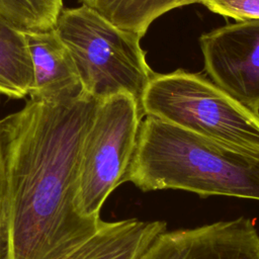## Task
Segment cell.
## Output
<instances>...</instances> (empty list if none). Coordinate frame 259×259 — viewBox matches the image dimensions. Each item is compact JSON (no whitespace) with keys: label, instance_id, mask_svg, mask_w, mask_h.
I'll use <instances>...</instances> for the list:
<instances>
[{"label":"cell","instance_id":"6","mask_svg":"<svg viewBox=\"0 0 259 259\" xmlns=\"http://www.w3.org/2000/svg\"><path fill=\"white\" fill-rule=\"evenodd\" d=\"M199 42L213 83L259 113V19L219 27L202 34Z\"/></svg>","mask_w":259,"mask_h":259},{"label":"cell","instance_id":"8","mask_svg":"<svg viewBox=\"0 0 259 259\" xmlns=\"http://www.w3.org/2000/svg\"><path fill=\"white\" fill-rule=\"evenodd\" d=\"M25 37L33 71L31 99L59 101L82 92L74 61L55 27L25 31Z\"/></svg>","mask_w":259,"mask_h":259},{"label":"cell","instance_id":"4","mask_svg":"<svg viewBox=\"0 0 259 259\" xmlns=\"http://www.w3.org/2000/svg\"><path fill=\"white\" fill-rule=\"evenodd\" d=\"M141 109L144 116L259 152V113L199 75L182 70L154 74L143 93Z\"/></svg>","mask_w":259,"mask_h":259},{"label":"cell","instance_id":"1","mask_svg":"<svg viewBox=\"0 0 259 259\" xmlns=\"http://www.w3.org/2000/svg\"><path fill=\"white\" fill-rule=\"evenodd\" d=\"M98 102L83 90L59 101L30 98L0 119L11 259H62L102 223L76 208L81 148Z\"/></svg>","mask_w":259,"mask_h":259},{"label":"cell","instance_id":"5","mask_svg":"<svg viewBox=\"0 0 259 259\" xmlns=\"http://www.w3.org/2000/svg\"><path fill=\"white\" fill-rule=\"evenodd\" d=\"M143 116L127 93L99 100L81 148L76 208L82 217L99 221L104 201L123 183Z\"/></svg>","mask_w":259,"mask_h":259},{"label":"cell","instance_id":"10","mask_svg":"<svg viewBox=\"0 0 259 259\" xmlns=\"http://www.w3.org/2000/svg\"><path fill=\"white\" fill-rule=\"evenodd\" d=\"M32 85L33 71L25 31L0 15V95L24 98Z\"/></svg>","mask_w":259,"mask_h":259},{"label":"cell","instance_id":"7","mask_svg":"<svg viewBox=\"0 0 259 259\" xmlns=\"http://www.w3.org/2000/svg\"><path fill=\"white\" fill-rule=\"evenodd\" d=\"M139 259H259V234L247 218L158 234Z\"/></svg>","mask_w":259,"mask_h":259},{"label":"cell","instance_id":"9","mask_svg":"<svg viewBox=\"0 0 259 259\" xmlns=\"http://www.w3.org/2000/svg\"><path fill=\"white\" fill-rule=\"evenodd\" d=\"M166 227L167 224L162 221H102L94 234L62 259H139Z\"/></svg>","mask_w":259,"mask_h":259},{"label":"cell","instance_id":"3","mask_svg":"<svg viewBox=\"0 0 259 259\" xmlns=\"http://www.w3.org/2000/svg\"><path fill=\"white\" fill-rule=\"evenodd\" d=\"M55 29L71 54L84 92L98 100L127 93L141 108L154 73L140 36L114 26L84 4L62 9Z\"/></svg>","mask_w":259,"mask_h":259},{"label":"cell","instance_id":"14","mask_svg":"<svg viewBox=\"0 0 259 259\" xmlns=\"http://www.w3.org/2000/svg\"><path fill=\"white\" fill-rule=\"evenodd\" d=\"M210 11L237 20L259 19V0H202Z\"/></svg>","mask_w":259,"mask_h":259},{"label":"cell","instance_id":"12","mask_svg":"<svg viewBox=\"0 0 259 259\" xmlns=\"http://www.w3.org/2000/svg\"><path fill=\"white\" fill-rule=\"evenodd\" d=\"M63 0H0V15L24 31L52 29Z\"/></svg>","mask_w":259,"mask_h":259},{"label":"cell","instance_id":"13","mask_svg":"<svg viewBox=\"0 0 259 259\" xmlns=\"http://www.w3.org/2000/svg\"><path fill=\"white\" fill-rule=\"evenodd\" d=\"M0 259H11L9 195L4 153L0 134Z\"/></svg>","mask_w":259,"mask_h":259},{"label":"cell","instance_id":"11","mask_svg":"<svg viewBox=\"0 0 259 259\" xmlns=\"http://www.w3.org/2000/svg\"><path fill=\"white\" fill-rule=\"evenodd\" d=\"M114 26L142 38L150 24L165 12L202 0H82Z\"/></svg>","mask_w":259,"mask_h":259},{"label":"cell","instance_id":"2","mask_svg":"<svg viewBox=\"0 0 259 259\" xmlns=\"http://www.w3.org/2000/svg\"><path fill=\"white\" fill-rule=\"evenodd\" d=\"M123 182L143 191L181 189L259 200V152L145 115Z\"/></svg>","mask_w":259,"mask_h":259}]
</instances>
